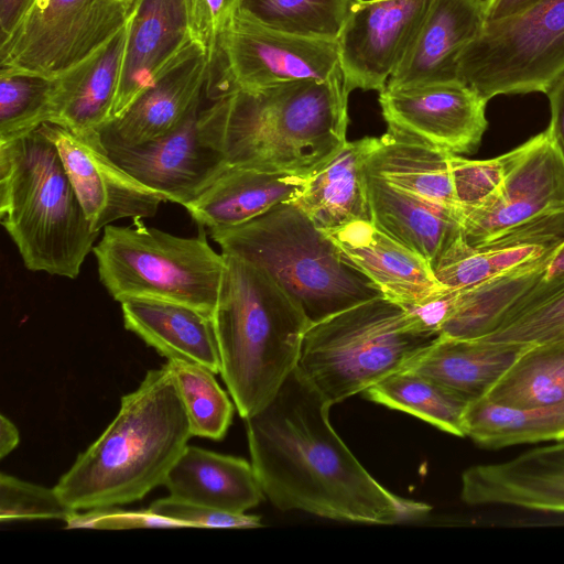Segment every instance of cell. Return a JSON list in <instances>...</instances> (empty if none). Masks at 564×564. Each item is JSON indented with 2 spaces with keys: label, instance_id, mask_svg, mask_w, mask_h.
Returning a JSON list of instances; mask_svg holds the SVG:
<instances>
[{
  "label": "cell",
  "instance_id": "28",
  "mask_svg": "<svg viewBox=\"0 0 564 564\" xmlns=\"http://www.w3.org/2000/svg\"><path fill=\"white\" fill-rule=\"evenodd\" d=\"M376 138L366 171L416 196L451 207L456 198L451 156L453 153L395 124Z\"/></svg>",
  "mask_w": 564,
  "mask_h": 564
},
{
  "label": "cell",
  "instance_id": "24",
  "mask_svg": "<svg viewBox=\"0 0 564 564\" xmlns=\"http://www.w3.org/2000/svg\"><path fill=\"white\" fill-rule=\"evenodd\" d=\"M367 172V171H366ZM371 221L433 268L462 236L460 207L427 200L367 172Z\"/></svg>",
  "mask_w": 564,
  "mask_h": 564
},
{
  "label": "cell",
  "instance_id": "12",
  "mask_svg": "<svg viewBox=\"0 0 564 564\" xmlns=\"http://www.w3.org/2000/svg\"><path fill=\"white\" fill-rule=\"evenodd\" d=\"M501 185L475 206L460 207L462 236L479 246L517 227L564 212V159L547 130L521 144Z\"/></svg>",
  "mask_w": 564,
  "mask_h": 564
},
{
  "label": "cell",
  "instance_id": "2",
  "mask_svg": "<svg viewBox=\"0 0 564 564\" xmlns=\"http://www.w3.org/2000/svg\"><path fill=\"white\" fill-rule=\"evenodd\" d=\"M348 96L341 70L237 90L200 109L199 124L228 166L310 177L347 141Z\"/></svg>",
  "mask_w": 564,
  "mask_h": 564
},
{
  "label": "cell",
  "instance_id": "8",
  "mask_svg": "<svg viewBox=\"0 0 564 564\" xmlns=\"http://www.w3.org/2000/svg\"><path fill=\"white\" fill-rule=\"evenodd\" d=\"M204 229L187 238L147 227L142 219L105 227L93 248L100 283L120 303L159 300L213 315L225 258L210 247Z\"/></svg>",
  "mask_w": 564,
  "mask_h": 564
},
{
  "label": "cell",
  "instance_id": "21",
  "mask_svg": "<svg viewBox=\"0 0 564 564\" xmlns=\"http://www.w3.org/2000/svg\"><path fill=\"white\" fill-rule=\"evenodd\" d=\"M485 0H432L386 87L458 80V61L486 23Z\"/></svg>",
  "mask_w": 564,
  "mask_h": 564
},
{
  "label": "cell",
  "instance_id": "46",
  "mask_svg": "<svg viewBox=\"0 0 564 564\" xmlns=\"http://www.w3.org/2000/svg\"><path fill=\"white\" fill-rule=\"evenodd\" d=\"M35 0H0V42L22 21Z\"/></svg>",
  "mask_w": 564,
  "mask_h": 564
},
{
  "label": "cell",
  "instance_id": "37",
  "mask_svg": "<svg viewBox=\"0 0 564 564\" xmlns=\"http://www.w3.org/2000/svg\"><path fill=\"white\" fill-rule=\"evenodd\" d=\"M54 77L0 68V143L48 122Z\"/></svg>",
  "mask_w": 564,
  "mask_h": 564
},
{
  "label": "cell",
  "instance_id": "33",
  "mask_svg": "<svg viewBox=\"0 0 564 564\" xmlns=\"http://www.w3.org/2000/svg\"><path fill=\"white\" fill-rule=\"evenodd\" d=\"M364 393L373 402L417 416L446 433L465 436V413L471 401L414 370L394 372Z\"/></svg>",
  "mask_w": 564,
  "mask_h": 564
},
{
  "label": "cell",
  "instance_id": "26",
  "mask_svg": "<svg viewBox=\"0 0 564 564\" xmlns=\"http://www.w3.org/2000/svg\"><path fill=\"white\" fill-rule=\"evenodd\" d=\"M120 305L126 329L161 356L220 372L212 315L187 305L150 299H130Z\"/></svg>",
  "mask_w": 564,
  "mask_h": 564
},
{
  "label": "cell",
  "instance_id": "27",
  "mask_svg": "<svg viewBox=\"0 0 564 564\" xmlns=\"http://www.w3.org/2000/svg\"><path fill=\"white\" fill-rule=\"evenodd\" d=\"M170 496L242 513L264 497L251 462L187 445L163 484Z\"/></svg>",
  "mask_w": 564,
  "mask_h": 564
},
{
  "label": "cell",
  "instance_id": "47",
  "mask_svg": "<svg viewBox=\"0 0 564 564\" xmlns=\"http://www.w3.org/2000/svg\"><path fill=\"white\" fill-rule=\"evenodd\" d=\"M540 0H485L486 20H499L516 14Z\"/></svg>",
  "mask_w": 564,
  "mask_h": 564
},
{
  "label": "cell",
  "instance_id": "31",
  "mask_svg": "<svg viewBox=\"0 0 564 564\" xmlns=\"http://www.w3.org/2000/svg\"><path fill=\"white\" fill-rule=\"evenodd\" d=\"M553 252L480 284L462 289L458 304L441 328V336L480 338L497 329L544 275Z\"/></svg>",
  "mask_w": 564,
  "mask_h": 564
},
{
  "label": "cell",
  "instance_id": "34",
  "mask_svg": "<svg viewBox=\"0 0 564 564\" xmlns=\"http://www.w3.org/2000/svg\"><path fill=\"white\" fill-rule=\"evenodd\" d=\"M484 398L513 409L564 401V339L528 346Z\"/></svg>",
  "mask_w": 564,
  "mask_h": 564
},
{
  "label": "cell",
  "instance_id": "23",
  "mask_svg": "<svg viewBox=\"0 0 564 564\" xmlns=\"http://www.w3.org/2000/svg\"><path fill=\"white\" fill-rule=\"evenodd\" d=\"M127 25L87 58L54 77L48 123L76 133L100 131L111 119Z\"/></svg>",
  "mask_w": 564,
  "mask_h": 564
},
{
  "label": "cell",
  "instance_id": "14",
  "mask_svg": "<svg viewBox=\"0 0 564 564\" xmlns=\"http://www.w3.org/2000/svg\"><path fill=\"white\" fill-rule=\"evenodd\" d=\"M432 0H359L337 39L348 93L381 91L410 48Z\"/></svg>",
  "mask_w": 564,
  "mask_h": 564
},
{
  "label": "cell",
  "instance_id": "44",
  "mask_svg": "<svg viewBox=\"0 0 564 564\" xmlns=\"http://www.w3.org/2000/svg\"><path fill=\"white\" fill-rule=\"evenodd\" d=\"M563 286L564 242L550 257L544 275L540 282L519 300L501 325L541 304Z\"/></svg>",
  "mask_w": 564,
  "mask_h": 564
},
{
  "label": "cell",
  "instance_id": "43",
  "mask_svg": "<svg viewBox=\"0 0 564 564\" xmlns=\"http://www.w3.org/2000/svg\"><path fill=\"white\" fill-rule=\"evenodd\" d=\"M68 529H133V528H184L180 522L160 517L148 510H122L105 507L78 511L66 521Z\"/></svg>",
  "mask_w": 564,
  "mask_h": 564
},
{
  "label": "cell",
  "instance_id": "39",
  "mask_svg": "<svg viewBox=\"0 0 564 564\" xmlns=\"http://www.w3.org/2000/svg\"><path fill=\"white\" fill-rule=\"evenodd\" d=\"M522 147L489 160H468L452 154L451 167L460 207L475 206L490 197L520 156Z\"/></svg>",
  "mask_w": 564,
  "mask_h": 564
},
{
  "label": "cell",
  "instance_id": "29",
  "mask_svg": "<svg viewBox=\"0 0 564 564\" xmlns=\"http://www.w3.org/2000/svg\"><path fill=\"white\" fill-rule=\"evenodd\" d=\"M375 141L373 137L346 141L321 170L307 177L302 193L290 203L324 231L356 220H371L366 162Z\"/></svg>",
  "mask_w": 564,
  "mask_h": 564
},
{
  "label": "cell",
  "instance_id": "9",
  "mask_svg": "<svg viewBox=\"0 0 564 564\" xmlns=\"http://www.w3.org/2000/svg\"><path fill=\"white\" fill-rule=\"evenodd\" d=\"M564 76V0H540L494 21L464 50L458 80L486 101L544 93Z\"/></svg>",
  "mask_w": 564,
  "mask_h": 564
},
{
  "label": "cell",
  "instance_id": "22",
  "mask_svg": "<svg viewBox=\"0 0 564 564\" xmlns=\"http://www.w3.org/2000/svg\"><path fill=\"white\" fill-rule=\"evenodd\" d=\"M325 232L347 262L365 273L384 297L404 307L445 289L424 258L386 235L371 220H356Z\"/></svg>",
  "mask_w": 564,
  "mask_h": 564
},
{
  "label": "cell",
  "instance_id": "16",
  "mask_svg": "<svg viewBox=\"0 0 564 564\" xmlns=\"http://www.w3.org/2000/svg\"><path fill=\"white\" fill-rule=\"evenodd\" d=\"M486 101L460 80L384 87L379 104L387 123L454 154L469 153L487 129Z\"/></svg>",
  "mask_w": 564,
  "mask_h": 564
},
{
  "label": "cell",
  "instance_id": "19",
  "mask_svg": "<svg viewBox=\"0 0 564 564\" xmlns=\"http://www.w3.org/2000/svg\"><path fill=\"white\" fill-rule=\"evenodd\" d=\"M192 42L186 0H137L127 23L121 74L110 121L119 117Z\"/></svg>",
  "mask_w": 564,
  "mask_h": 564
},
{
  "label": "cell",
  "instance_id": "40",
  "mask_svg": "<svg viewBox=\"0 0 564 564\" xmlns=\"http://www.w3.org/2000/svg\"><path fill=\"white\" fill-rule=\"evenodd\" d=\"M480 338L525 346L564 339V286L541 304Z\"/></svg>",
  "mask_w": 564,
  "mask_h": 564
},
{
  "label": "cell",
  "instance_id": "3",
  "mask_svg": "<svg viewBox=\"0 0 564 564\" xmlns=\"http://www.w3.org/2000/svg\"><path fill=\"white\" fill-rule=\"evenodd\" d=\"M188 416L169 362L121 397L117 415L54 486L73 509L119 507L163 485L189 438Z\"/></svg>",
  "mask_w": 564,
  "mask_h": 564
},
{
  "label": "cell",
  "instance_id": "20",
  "mask_svg": "<svg viewBox=\"0 0 564 564\" xmlns=\"http://www.w3.org/2000/svg\"><path fill=\"white\" fill-rule=\"evenodd\" d=\"M564 242V212L544 216L479 246L463 236L432 268L445 288L465 289L550 256Z\"/></svg>",
  "mask_w": 564,
  "mask_h": 564
},
{
  "label": "cell",
  "instance_id": "35",
  "mask_svg": "<svg viewBox=\"0 0 564 564\" xmlns=\"http://www.w3.org/2000/svg\"><path fill=\"white\" fill-rule=\"evenodd\" d=\"M359 0H242L238 13L275 31L337 41Z\"/></svg>",
  "mask_w": 564,
  "mask_h": 564
},
{
  "label": "cell",
  "instance_id": "15",
  "mask_svg": "<svg viewBox=\"0 0 564 564\" xmlns=\"http://www.w3.org/2000/svg\"><path fill=\"white\" fill-rule=\"evenodd\" d=\"M200 107L177 128L135 144H104L129 174L166 199L185 207L228 166L206 139L199 124Z\"/></svg>",
  "mask_w": 564,
  "mask_h": 564
},
{
  "label": "cell",
  "instance_id": "42",
  "mask_svg": "<svg viewBox=\"0 0 564 564\" xmlns=\"http://www.w3.org/2000/svg\"><path fill=\"white\" fill-rule=\"evenodd\" d=\"M241 1L186 0L192 39L207 51L210 66L219 41L238 13Z\"/></svg>",
  "mask_w": 564,
  "mask_h": 564
},
{
  "label": "cell",
  "instance_id": "6",
  "mask_svg": "<svg viewBox=\"0 0 564 564\" xmlns=\"http://www.w3.org/2000/svg\"><path fill=\"white\" fill-rule=\"evenodd\" d=\"M221 252L265 271L311 324L383 296L294 204L281 203L238 226L208 230Z\"/></svg>",
  "mask_w": 564,
  "mask_h": 564
},
{
  "label": "cell",
  "instance_id": "36",
  "mask_svg": "<svg viewBox=\"0 0 564 564\" xmlns=\"http://www.w3.org/2000/svg\"><path fill=\"white\" fill-rule=\"evenodd\" d=\"M173 369L193 436L220 441L227 434L234 404L208 368L182 360H167Z\"/></svg>",
  "mask_w": 564,
  "mask_h": 564
},
{
  "label": "cell",
  "instance_id": "48",
  "mask_svg": "<svg viewBox=\"0 0 564 564\" xmlns=\"http://www.w3.org/2000/svg\"><path fill=\"white\" fill-rule=\"evenodd\" d=\"M20 442V434L14 423L4 414L0 415V458L8 456Z\"/></svg>",
  "mask_w": 564,
  "mask_h": 564
},
{
  "label": "cell",
  "instance_id": "7",
  "mask_svg": "<svg viewBox=\"0 0 564 564\" xmlns=\"http://www.w3.org/2000/svg\"><path fill=\"white\" fill-rule=\"evenodd\" d=\"M438 337L379 296L311 324L296 370L332 406L408 369Z\"/></svg>",
  "mask_w": 564,
  "mask_h": 564
},
{
  "label": "cell",
  "instance_id": "45",
  "mask_svg": "<svg viewBox=\"0 0 564 564\" xmlns=\"http://www.w3.org/2000/svg\"><path fill=\"white\" fill-rule=\"evenodd\" d=\"M546 96L551 109V120L546 130L564 159V76L547 90Z\"/></svg>",
  "mask_w": 564,
  "mask_h": 564
},
{
  "label": "cell",
  "instance_id": "5",
  "mask_svg": "<svg viewBox=\"0 0 564 564\" xmlns=\"http://www.w3.org/2000/svg\"><path fill=\"white\" fill-rule=\"evenodd\" d=\"M0 221L28 270L68 279L78 276L99 236L40 128L0 143Z\"/></svg>",
  "mask_w": 564,
  "mask_h": 564
},
{
  "label": "cell",
  "instance_id": "18",
  "mask_svg": "<svg viewBox=\"0 0 564 564\" xmlns=\"http://www.w3.org/2000/svg\"><path fill=\"white\" fill-rule=\"evenodd\" d=\"M460 498L473 506L564 513V440L508 460L467 468L462 475Z\"/></svg>",
  "mask_w": 564,
  "mask_h": 564
},
{
  "label": "cell",
  "instance_id": "38",
  "mask_svg": "<svg viewBox=\"0 0 564 564\" xmlns=\"http://www.w3.org/2000/svg\"><path fill=\"white\" fill-rule=\"evenodd\" d=\"M77 510L69 507L53 488L14 476L0 474V521L56 519L65 522Z\"/></svg>",
  "mask_w": 564,
  "mask_h": 564
},
{
  "label": "cell",
  "instance_id": "10",
  "mask_svg": "<svg viewBox=\"0 0 564 564\" xmlns=\"http://www.w3.org/2000/svg\"><path fill=\"white\" fill-rule=\"evenodd\" d=\"M137 0H35L0 42V68L55 77L124 28Z\"/></svg>",
  "mask_w": 564,
  "mask_h": 564
},
{
  "label": "cell",
  "instance_id": "32",
  "mask_svg": "<svg viewBox=\"0 0 564 564\" xmlns=\"http://www.w3.org/2000/svg\"><path fill=\"white\" fill-rule=\"evenodd\" d=\"M464 422L465 436L489 449L562 441L564 401L531 409H513L480 398L469 403Z\"/></svg>",
  "mask_w": 564,
  "mask_h": 564
},
{
  "label": "cell",
  "instance_id": "13",
  "mask_svg": "<svg viewBox=\"0 0 564 564\" xmlns=\"http://www.w3.org/2000/svg\"><path fill=\"white\" fill-rule=\"evenodd\" d=\"M40 129L56 145L94 231L122 218L154 217L166 202L113 161L100 132L76 133L48 122Z\"/></svg>",
  "mask_w": 564,
  "mask_h": 564
},
{
  "label": "cell",
  "instance_id": "1",
  "mask_svg": "<svg viewBox=\"0 0 564 564\" xmlns=\"http://www.w3.org/2000/svg\"><path fill=\"white\" fill-rule=\"evenodd\" d=\"M329 405L295 370L273 400L245 419L251 464L281 510L337 521L395 524L431 507L386 489L333 429Z\"/></svg>",
  "mask_w": 564,
  "mask_h": 564
},
{
  "label": "cell",
  "instance_id": "41",
  "mask_svg": "<svg viewBox=\"0 0 564 564\" xmlns=\"http://www.w3.org/2000/svg\"><path fill=\"white\" fill-rule=\"evenodd\" d=\"M149 509L160 517L180 522L184 528L252 529L261 527V519L258 516L218 510L172 496L153 501Z\"/></svg>",
  "mask_w": 564,
  "mask_h": 564
},
{
  "label": "cell",
  "instance_id": "30",
  "mask_svg": "<svg viewBox=\"0 0 564 564\" xmlns=\"http://www.w3.org/2000/svg\"><path fill=\"white\" fill-rule=\"evenodd\" d=\"M525 345L441 336L408 368L464 395L486 397Z\"/></svg>",
  "mask_w": 564,
  "mask_h": 564
},
{
  "label": "cell",
  "instance_id": "11",
  "mask_svg": "<svg viewBox=\"0 0 564 564\" xmlns=\"http://www.w3.org/2000/svg\"><path fill=\"white\" fill-rule=\"evenodd\" d=\"M340 70L337 41L283 33L237 13L219 41L206 90L215 100L283 82L327 79Z\"/></svg>",
  "mask_w": 564,
  "mask_h": 564
},
{
  "label": "cell",
  "instance_id": "4",
  "mask_svg": "<svg viewBox=\"0 0 564 564\" xmlns=\"http://www.w3.org/2000/svg\"><path fill=\"white\" fill-rule=\"evenodd\" d=\"M212 315L220 375L245 420L267 406L295 370L311 322L262 269L224 253Z\"/></svg>",
  "mask_w": 564,
  "mask_h": 564
},
{
  "label": "cell",
  "instance_id": "25",
  "mask_svg": "<svg viewBox=\"0 0 564 564\" xmlns=\"http://www.w3.org/2000/svg\"><path fill=\"white\" fill-rule=\"evenodd\" d=\"M307 177L227 166L184 208L198 227L217 229L245 224L281 203H290L303 191Z\"/></svg>",
  "mask_w": 564,
  "mask_h": 564
},
{
  "label": "cell",
  "instance_id": "17",
  "mask_svg": "<svg viewBox=\"0 0 564 564\" xmlns=\"http://www.w3.org/2000/svg\"><path fill=\"white\" fill-rule=\"evenodd\" d=\"M209 74L208 53L193 41L99 131L104 144L135 145L171 132L200 107Z\"/></svg>",
  "mask_w": 564,
  "mask_h": 564
}]
</instances>
